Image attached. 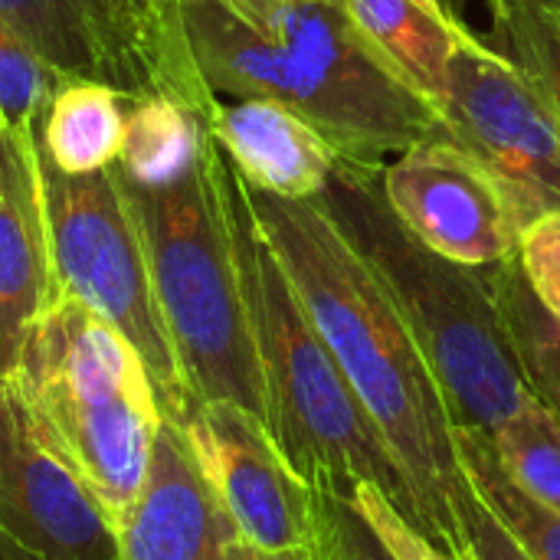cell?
Instances as JSON below:
<instances>
[{
	"mask_svg": "<svg viewBox=\"0 0 560 560\" xmlns=\"http://www.w3.org/2000/svg\"><path fill=\"white\" fill-rule=\"evenodd\" d=\"M243 187L312 328L404 472L417 502V528L450 551H466L456 512V492L466 482L453 440L456 423L384 279L318 200L276 197L246 180Z\"/></svg>",
	"mask_w": 560,
	"mask_h": 560,
	"instance_id": "obj_1",
	"label": "cell"
},
{
	"mask_svg": "<svg viewBox=\"0 0 560 560\" xmlns=\"http://www.w3.org/2000/svg\"><path fill=\"white\" fill-rule=\"evenodd\" d=\"M180 3L217 95L279 102L361 164L443 135L440 112L371 49L338 0Z\"/></svg>",
	"mask_w": 560,
	"mask_h": 560,
	"instance_id": "obj_2",
	"label": "cell"
},
{
	"mask_svg": "<svg viewBox=\"0 0 560 560\" xmlns=\"http://www.w3.org/2000/svg\"><path fill=\"white\" fill-rule=\"evenodd\" d=\"M381 171L384 164L341 154L331 184L315 200L384 279L446 397L453 423L492 436L525 407L532 387L505 335L489 269L459 266L427 249L394 217Z\"/></svg>",
	"mask_w": 560,
	"mask_h": 560,
	"instance_id": "obj_3",
	"label": "cell"
},
{
	"mask_svg": "<svg viewBox=\"0 0 560 560\" xmlns=\"http://www.w3.org/2000/svg\"><path fill=\"white\" fill-rule=\"evenodd\" d=\"M226 203L259 354L266 430L289 469L312 489L384 492L413 525L417 502L361 397L312 328L285 269L266 243L243 177L226 161Z\"/></svg>",
	"mask_w": 560,
	"mask_h": 560,
	"instance_id": "obj_4",
	"label": "cell"
},
{
	"mask_svg": "<svg viewBox=\"0 0 560 560\" xmlns=\"http://www.w3.org/2000/svg\"><path fill=\"white\" fill-rule=\"evenodd\" d=\"M128 197L190 397L197 404H236L266 423L220 144L207 135L184 177L167 187L128 184Z\"/></svg>",
	"mask_w": 560,
	"mask_h": 560,
	"instance_id": "obj_5",
	"label": "cell"
},
{
	"mask_svg": "<svg viewBox=\"0 0 560 560\" xmlns=\"http://www.w3.org/2000/svg\"><path fill=\"white\" fill-rule=\"evenodd\" d=\"M10 381L39 440L118 528L141 492L164 420L138 351L59 292L30 325Z\"/></svg>",
	"mask_w": 560,
	"mask_h": 560,
	"instance_id": "obj_6",
	"label": "cell"
},
{
	"mask_svg": "<svg viewBox=\"0 0 560 560\" xmlns=\"http://www.w3.org/2000/svg\"><path fill=\"white\" fill-rule=\"evenodd\" d=\"M43 187L59 292L95 312L138 351L161 417L180 427L197 400L184 384L118 164L92 174H62L43 158Z\"/></svg>",
	"mask_w": 560,
	"mask_h": 560,
	"instance_id": "obj_7",
	"label": "cell"
},
{
	"mask_svg": "<svg viewBox=\"0 0 560 560\" xmlns=\"http://www.w3.org/2000/svg\"><path fill=\"white\" fill-rule=\"evenodd\" d=\"M0 16L66 82H102L131 102L171 98L207 125L220 108L180 0H0Z\"/></svg>",
	"mask_w": 560,
	"mask_h": 560,
	"instance_id": "obj_8",
	"label": "cell"
},
{
	"mask_svg": "<svg viewBox=\"0 0 560 560\" xmlns=\"http://www.w3.org/2000/svg\"><path fill=\"white\" fill-rule=\"evenodd\" d=\"M443 135L472 154L502 187L522 233L560 213V121L486 36L466 30L446 95Z\"/></svg>",
	"mask_w": 560,
	"mask_h": 560,
	"instance_id": "obj_9",
	"label": "cell"
},
{
	"mask_svg": "<svg viewBox=\"0 0 560 560\" xmlns=\"http://www.w3.org/2000/svg\"><path fill=\"white\" fill-rule=\"evenodd\" d=\"M394 217L433 253L489 269L518 253L522 226L492 174L450 138H427L381 171Z\"/></svg>",
	"mask_w": 560,
	"mask_h": 560,
	"instance_id": "obj_10",
	"label": "cell"
},
{
	"mask_svg": "<svg viewBox=\"0 0 560 560\" xmlns=\"http://www.w3.org/2000/svg\"><path fill=\"white\" fill-rule=\"evenodd\" d=\"M0 538L33 560H118V532L0 377Z\"/></svg>",
	"mask_w": 560,
	"mask_h": 560,
	"instance_id": "obj_11",
	"label": "cell"
},
{
	"mask_svg": "<svg viewBox=\"0 0 560 560\" xmlns=\"http://www.w3.org/2000/svg\"><path fill=\"white\" fill-rule=\"evenodd\" d=\"M180 430L243 541L266 551L312 545V486L289 469L259 417L236 404H197Z\"/></svg>",
	"mask_w": 560,
	"mask_h": 560,
	"instance_id": "obj_12",
	"label": "cell"
},
{
	"mask_svg": "<svg viewBox=\"0 0 560 560\" xmlns=\"http://www.w3.org/2000/svg\"><path fill=\"white\" fill-rule=\"evenodd\" d=\"M56 295L39 125L0 128V377L13 374L30 325Z\"/></svg>",
	"mask_w": 560,
	"mask_h": 560,
	"instance_id": "obj_13",
	"label": "cell"
},
{
	"mask_svg": "<svg viewBox=\"0 0 560 560\" xmlns=\"http://www.w3.org/2000/svg\"><path fill=\"white\" fill-rule=\"evenodd\" d=\"M115 532L118 560H223L240 538L177 423L161 420L141 492Z\"/></svg>",
	"mask_w": 560,
	"mask_h": 560,
	"instance_id": "obj_14",
	"label": "cell"
},
{
	"mask_svg": "<svg viewBox=\"0 0 560 560\" xmlns=\"http://www.w3.org/2000/svg\"><path fill=\"white\" fill-rule=\"evenodd\" d=\"M210 135L249 187L289 200L322 197L341 158L312 121L269 98L220 102Z\"/></svg>",
	"mask_w": 560,
	"mask_h": 560,
	"instance_id": "obj_15",
	"label": "cell"
},
{
	"mask_svg": "<svg viewBox=\"0 0 560 560\" xmlns=\"http://www.w3.org/2000/svg\"><path fill=\"white\" fill-rule=\"evenodd\" d=\"M341 7L371 49L440 112L469 23L443 13L436 0H341Z\"/></svg>",
	"mask_w": 560,
	"mask_h": 560,
	"instance_id": "obj_16",
	"label": "cell"
},
{
	"mask_svg": "<svg viewBox=\"0 0 560 560\" xmlns=\"http://www.w3.org/2000/svg\"><path fill=\"white\" fill-rule=\"evenodd\" d=\"M131 98L102 82H62L39 121V151L62 174H92L118 161Z\"/></svg>",
	"mask_w": 560,
	"mask_h": 560,
	"instance_id": "obj_17",
	"label": "cell"
},
{
	"mask_svg": "<svg viewBox=\"0 0 560 560\" xmlns=\"http://www.w3.org/2000/svg\"><path fill=\"white\" fill-rule=\"evenodd\" d=\"M210 125L171 98H138L128 108L118 171L135 187H167L190 171Z\"/></svg>",
	"mask_w": 560,
	"mask_h": 560,
	"instance_id": "obj_18",
	"label": "cell"
},
{
	"mask_svg": "<svg viewBox=\"0 0 560 560\" xmlns=\"http://www.w3.org/2000/svg\"><path fill=\"white\" fill-rule=\"evenodd\" d=\"M489 279L525 384L560 420V322L535 295L518 253L489 266Z\"/></svg>",
	"mask_w": 560,
	"mask_h": 560,
	"instance_id": "obj_19",
	"label": "cell"
},
{
	"mask_svg": "<svg viewBox=\"0 0 560 560\" xmlns=\"http://www.w3.org/2000/svg\"><path fill=\"white\" fill-rule=\"evenodd\" d=\"M456 456L472 492L499 515L532 560H560V515L525 495L495 456L486 433L456 427Z\"/></svg>",
	"mask_w": 560,
	"mask_h": 560,
	"instance_id": "obj_20",
	"label": "cell"
},
{
	"mask_svg": "<svg viewBox=\"0 0 560 560\" xmlns=\"http://www.w3.org/2000/svg\"><path fill=\"white\" fill-rule=\"evenodd\" d=\"M489 43L515 62L560 121V10L541 0H486Z\"/></svg>",
	"mask_w": 560,
	"mask_h": 560,
	"instance_id": "obj_21",
	"label": "cell"
},
{
	"mask_svg": "<svg viewBox=\"0 0 560 560\" xmlns=\"http://www.w3.org/2000/svg\"><path fill=\"white\" fill-rule=\"evenodd\" d=\"M495 456L512 482L560 515V420L532 394L492 436Z\"/></svg>",
	"mask_w": 560,
	"mask_h": 560,
	"instance_id": "obj_22",
	"label": "cell"
},
{
	"mask_svg": "<svg viewBox=\"0 0 560 560\" xmlns=\"http://www.w3.org/2000/svg\"><path fill=\"white\" fill-rule=\"evenodd\" d=\"M33 46L0 16V128L39 125L52 92L62 85Z\"/></svg>",
	"mask_w": 560,
	"mask_h": 560,
	"instance_id": "obj_23",
	"label": "cell"
},
{
	"mask_svg": "<svg viewBox=\"0 0 560 560\" xmlns=\"http://www.w3.org/2000/svg\"><path fill=\"white\" fill-rule=\"evenodd\" d=\"M312 558L394 560L345 492L312 489Z\"/></svg>",
	"mask_w": 560,
	"mask_h": 560,
	"instance_id": "obj_24",
	"label": "cell"
},
{
	"mask_svg": "<svg viewBox=\"0 0 560 560\" xmlns=\"http://www.w3.org/2000/svg\"><path fill=\"white\" fill-rule=\"evenodd\" d=\"M351 505L361 512V518L371 525V532L381 538V545L390 551L394 560H476L472 551H450L436 545L427 532H420L384 492L371 486H351L345 492Z\"/></svg>",
	"mask_w": 560,
	"mask_h": 560,
	"instance_id": "obj_25",
	"label": "cell"
},
{
	"mask_svg": "<svg viewBox=\"0 0 560 560\" xmlns=\"http://www.w3.org/2000/svg\"><path fill=\"white\" fill-rule=\"evenodd\" d=\"M518 262L541 305L560 322V213L532 223L522 233Z\"/></svg>",
	"mask_w": 560,
	"mask_h": 560,
	"instance_id": "obj_26",
	"label": "cell"
},
{
	"mask_svg": "<svg viewBox=\"0 0 560 560\" xmlns=\"http://www.w3.org/2000/svg\"><path fill=\"white\" fill-rule=\"evenodd\" d=\"M456 512L463 518L466 548L476 560H532L515 541V535L499 522V515L472 492L469 482H463V489L456 492Z\"/></svg>",
	"mask_w": 560,
	"mask_h": 560,
	"instance_id": "obj_27",
	"label": "cell"
},
{
	"mask_svg": "<svg viewBox=\"0 0 560 560\" xmlns=\"http://www.w3.org/2000/svg\"><path fill=\"white\" fill-rule=\"evenodd\" d=\"M223 560H315L312 558V548H295V551H266V548H256L243 538H233L223 551Z\"/></svg>",
	"mask_w": 560,
	"mask_h": 560,
	"instance_id": "obj_28",
	"label": "cell"
},
{
	"mask_svg": "<svg viewBox=\"0 0 560 560\" xmlns=\"http://www.w3.org/2000/svg\"><path fill=\"white\" fill-rule=\"evenodd\" d=\"M440 3V10L443 13H450L453 20H466V7H469V0H436Z\"/></svg>",
	"mask_w": 560,
	"mask_h": 560,
	"instance_id": "obj_29",
	"label": "cell"
},
{
	"mask_svg": "<svg viewBox=\"0 0 560 560\" xmlns=\"http://www.w3.org/2000/svg\"><path fill=\"white\" fill-rule=\"evenodd\" d=\"M0 560H26V555H23L20 548H13L10 541H3V538H0Z\"/></svg>",
	"mask_w": 560,
	"mask_h": 560,
	"instance_id": "obj_30",
	"label": "cell"
},
{
	"mask_svg": "<svg viewBox=\"0 0 560 560\" xmlns=\"http://www.w3.org/2000/svg\"><path fill=\"white\" fill-rule=\"evenodd\" d=\"M541 3H548V7H555V10H560V0H541Z\"/></svg>",
	"mask_w": 560,
	"mask_h": 560,
	"instance_id": "obj_31",
	"label": "cell"
},
{
	"mask_svg": "<svg viewBox=\"0 0 560 560\" xmlns=\"http://www.w3.org/2000/svg\"><path fill=\"white\" fill-rule=\"evenodd\" d=\"M338 3H341V0H338Z\"/></svg>",
	"mask_w": 560,
	"mask_h": 560,
	"instance_id": "obj_32",
	"label": "cell"
}]
</instances>
